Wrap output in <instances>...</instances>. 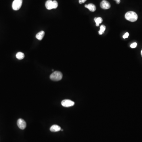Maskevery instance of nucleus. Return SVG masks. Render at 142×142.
Returning <instances> with one entry per match:
<instances>
[{
  "label": "nucleus",
  "instance_id": "20e7f679",
  "mask_svg": "<svg viewBox=\"0 0 142 142\" xmlns=\"http://www.w3.org/2000/svg\"><path fill=\"white\" fill-rule=\"evenodd\" d=\"M61 104L62 106L64 107H68L73 106L75 104V103L70 99H65L62 101Z\"/></svg>",
  "mask_w": 142,
  "mask_h": 142
},
{
  "label": "nucleus",
  "instance_id": "7ed1b4c3",
  "mask_svg": "<svg viewBox=\"0 0 142 142\" xmlns=\"http://www.w3.org/2000/svg\"><path fill=\"white\" fill-rule=\"evenodd\" d=\"M23 0H14L12 3V8L14 10H18L22 6Z\"/></svg>",
  "mask_w": 142,
  "mask_h": 142
},
{
  "label": "nucleus",
  "instance_id": "9b49d317",
  "mask_svg": "<svg viewBox=\"0 0 142 142\" xmlns=\"http://www.w3.org/2000/svg\"><path fill=\"white\" fill-rule=\"evenodd\" d=\"M95 21L96 22V26L98 27L99 24L101 23L103 21V19L100 17H95L94 19Z\"/></svg>",
  "mask_w": 142,
  "mask_h": 142
},
{
  "label": "nucleus",
  "instance_id": "f257e3e1",
  "mask_svg": "<svg viewBox=\"0 0 142 142\" xmlns=\"http://www.w3.org/2000/svg\"><path fill=\"white\" fill-rule=\"evenodd\" d=\"M125 17L128 21L131 22H135L138 19V15L134 11H128L125 14Z\"/></svg>",
  "mask_w": 142,
  "mask_h": 142
},
{
  "label": "nucleus",
  "instance_id": "9d476101",
  "mask_svg": "<svg viewBox=\"0 0 142 142\" xmlns=\"http://www.w3.org/2000/svg\"><path fill=\"white\" fill-rule=\"evenodd\" d=\"M45 32L44 31H41L38 32L36 35V38L37 39L39 40H41L43 39V38L44 36Z\"/></svg>",
  "mask_w": 142,
  "mask_h": 142
},
{
  "label": "nucleus",
  "instance_id": "423d86ee",
  "mask_svg": "<svg viewBox=\"0 0 142 142\" xmlns=\"http://www.w3.org/2000/svg\"><path fill=\"white\" fill-rule=\"evenodd\" d=\"M100 7L101 8L104 9H108L111 8V4L106 0H103L100 3Z\"/></svg>",
  "mask_w": 142,
  "mask_h": 142
},
{
  "label": "nucleus",
  "instance_id": "6ab92c4d",
  "mask_svg": "<svg viewBox=\"0 0 142 142\" xmlns=\"http://www.w3.org/2000/svg\"><path fill=\"white\" fill-rule=\"evenodd\" d=\"M141 56H142V50H141Z\"/></svg>",
  "mask_w": 142,
  "mask_h": 142
},
{
  "label": "nucleus",
  "instance_id": "f3484780",
  "mask_svg": "<svg viewBox=\"0 0 142 142\" xmlns=\"http://www.w3.org/2000/svg\"><path fill=\"white\" fill-rule=\"evenodd\" d=\"M86 1V0H79V4H81L82 3H84Z\"/></svg>",
  "mask_w": 142,
  "mask_h": 142
},
{
  "label": "nucleus",
  "instance_id": "f8f14e48",
  "mask_svg": "<svg viewBox=\"0 0 142 142\" xmlns=\"http://www.w3.org/2000/svg\"><path fill=\"white\" fill-rule=\"evenodd\" d=\"M16 58L19 60H22L25 57V55L22 52H18L16 55Z\"/></svg>",
  "mask_w": 142,
  "mask_h": 142
},
{
  "label": "nucleus",
  "instance_id": "0eeeda50",
  "mask_svg": "<svg viewBox=\"0 0 142 142\" xmlns=\"http://www.w3.org/2000/svg\"><path fill=\"white\" fill-rule=\"evenodd\" d=\"M84 6L85 8L88 9L90 11H92V12H94L96 11V7L94 4L90 3L88 4H86Z\"/></svg>",
  "mask_w": 142,
  "mask_h": 142
},
{
  "label": "nucleus",
  "instance_id": "dca6fc26",
  "mask_svg": "<svg viewBox=\"0 0 142 142\" xmlns=\"http://www.w3.org/2000/svg\"><path fill=\"white\" fill-rule=\"evenodd\" d=\"M129 34L128 33V32H126V33H125V34H124L123 36V38L125 39V38H128L129 36Z\"/></svg>",
  "mask_w": 142,
  "mask_h": 142
},
{
  "label": "nucleus",
  "instance_id": "2eb2a0df",
  "mask_svg": "<svg viewBox=\"0 0 142 142\" xmlns=\"http://www.w3.org/2000/svg\"><path fill=\"white\" fill-rule=\"evenodd\" d=\"M137 46V44L135 42L133 43L130 45V47L132 48H136V47Z\"/></svg>",
  "mask_w": 142,
  "mask_h": 142
},
{
  "label": "nucleus",
  "instance_id": "6e6552de",
  "mask_svg": "<svg viewBox=\"0 0 142 142\" xmlns=\"http://www.w3.org/2000/svg\"><path fill=\"white\" fill-rule=\"evenodd\" d=\"M61 130V128L60 126L57 125H53L50 128V130L51 132H59Z\"/></svg>",
  "mask_w": 142,
  "mask_h": 142
},
{
  "label": "nucleus",
  "instance_id": "1a4fd4ad",
  "mask_svg": "<svg viewBox=\"0 0 142 142\" xmlns=\"http://www.w3.org/2000/svg\"><path fill=\"white\" fill-rule=\"evenodd\" d=\"M46 7L49 10L53 9V1L51 0H48L46 3Z\"/></svg>",
  "mask_w": 142,
  "mask_h": 142
},
{
  "label": "nucleus",
  "instance_id": "4468645a",
  "mask_svg": "<svg viewBox=\"0 0 142 142\" xmlns=\"http://www.w3.org/2000/svg\"><path fill=\"white\" fill-rule=\"evenodd\" d=\"M58 2L56 0L53 1V9H56L58 7Z\"/></svg>",
  "mask_w": 142,
  "mask_h": 142
},
{
  "label": "nucleus",
  "instance_id": "39448f33",
  "mask_svg": "<svg viewBox=\"0 0 142 142\" xmlns=\"http://www.w3.org/2000/svg\"><path fill=\"white\" fill-rule=\"evenodd\" d=\"M17 125L18 127L20 129L22 130H24L26 127V126H27V124H26L25 121L21 118H19L17 120Z\"/></svg>",
  "mask_w": 142,
  "mask_h": 142
},
{
  "label": "nucleus",
  "instance_id": "ddd939ff",
  "mask_svg": "<svg viewBox=\"0 0 142 142\" xmlns=\"http://www.w3.org/2000/svg\"><path fill=\"white\" fill-rule=\"evenodd\" d=\"M105 29H106V27H105V26L104 25H102L101 26L100 29V30L99 31V34L100 35L102 34L104 32V31L105 30Z\"/></svg>",
  "mask_w": 142,
  "mask_h": 142
},
{
  "label": "nucleus",
  "instance_id": "f03ea898",
  "mask_svg": "<svg viewBox=\"0 0 142 142\" xmlns=\"http://www.w3.org/2000/svg\"><path fill=\"white\" fill-rule=\"evenodd\" d=\"M62 73L59 71H55L50 76L51 79L53 81H59L63 78Z\"/></svg>",
  "mask_w": 142,
  "mask_h": 142
},
{
  "label": "nucleus",
  "instance_id": "a211bd4d",
  "mask_svg": "<svg viewBox=\"0 0 142 142\" xmlns=\"http://www.w3.org/2000/svg\"><path fill=\"white\" fill-rule=\"evenodd\" d=\"M116 2V3L117 4H119L120 2V0H115Z\"/></svg>",
  "mask_w": 142,
  "mask_h": 142
}]
</instances>
